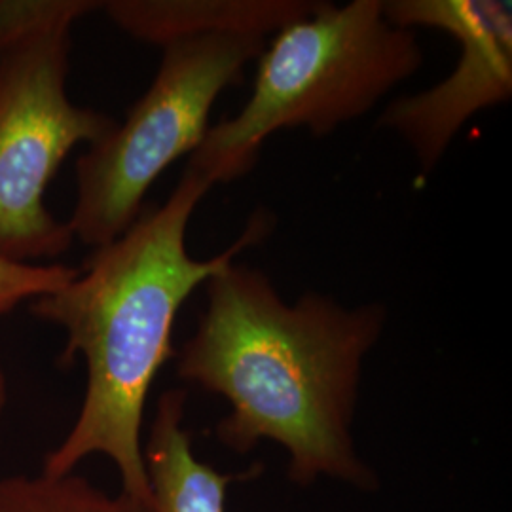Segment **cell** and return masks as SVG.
<instances>
[{
	"instance_id": "6da1fadb",
	"label": "cell",
	"mask_w": 512,
	"mask_h": 512,
	"mask_svg": "<svg viewBox=\"0 0 512 512\" xmlns=\"http://www.w3.org/2000/svg\"><path fill=\"white\" fill-rule=\"evenodd\" d=\"M205 296L196 332L175 357L183 382L230 406L215 427L220 444L239 456L264 440L279 444L289 480L304 488L329 478L376 490L353 423L384 304L351 308L313 291L287 304L262 270L236 262L205 281Z\"/></svg>"
},
{
	"instance_id": "7a4b0ae2",
	"label": "cell",
	"mask_w": 512,
	"mask_h": 512,
	"mask_svg": "<svg viewBox=\"0 0 512 512\" xmlns=\"http://www.w3.org/2000/svg\"><path fill=\"white\" fill-rule=\"evenodd\" d=\"M211 186L186 167L162 205L145 207L120 238L93 249L71 283L33 300V315L67 332L61 363L80 353L88 372L78 418L44 459V475H69L80 461L105 456L120 475V494L152 512L141 433L150 387L175 357L177 315L190 294L274 224L260 209L230 249L192 258L186 230Z\"/></svg>"
},
{
	"instance_id": "3957f363",
	"label": "cell",
	"mask_w": 512,
	"mask_h": 512,
	"mask_svg": "<svg viewBox=\"0 0 512 512\" xmlns=\"http://www.w3.org/2000/svg\"><path fill=\"white\" fill-rule=\"evenodd\" d=\"M421 65L416 31L391 23L384 0L317 2L266 44L245 107L209 126L186 167L213 186L232 183L251 173L275 133L330 135L376 109Z\"/></svg>"
},
{
	"instance_id": "277c9868",
	"label": "cell",
	"mask_w": 512,
	"mask_h": 512,
	"mask_svg": "<svg viewBox=\"0 0 512 512\" xmlns=\"http://www.w3.org/2000/svg\"><path fill=\"white\" fill-rule=\"evenodd\" d=\"M268 38L209 35L165 46L160 69L122 124L76 160V200L67 220L93 249L120 238L145 209L150 186L194 154L220 93L243 80Z\"/></svg>"
},
{
	"instance_id": "5b68a950",
	"label": "cell",
	"mask_w": 512,
	"mask_h": 512,
	"mask_svg": "<svg viewBox=\"0 0 512 512\" xmlns=\"http://www.w3.org/2000/svg\"><path fill=\"white\" fill-rule=\"evenodd\" d=\"M71 33L0 55V258L18 264L65 255L74 236L46 190L76 145L105 139L116 120L67 93Z\"/></svg>"
},
{
	"instance_id": "8992f818",
	"label": "cell",
	"mask_w": 512,
	"mask_h": 512,
	"mask_svg": "<svg viewBox=\"0 0 512 512\" xmlns=\"http://www.w3.org/2000/svg\"><path fill=\"white\" fill-rule=\"evenodd\" d=\"M397 27L437 29L458 42L454 71L425 92L385 107L378 126L395 131L431 173L463 126L512 97V4L501 0H384Z\"/></svg>"
},
{
	"instance_id": "52a82bcc",
	"label": "cell",
	"mask_w": 512,
	"mask_h": 512,
	"mask_svg": "<svg viewBox=\"0 0 512 512\" xmlns=\"http://www.w3.org/2000/svg\"><path fill=\"white\" fill-rule=\"evenodd\" d=\"M315 0H110L101 10L129 37L169 46L209 35L274 37Z\"/></svg>"
},
{
	"instance_id": "ba28073f",
	"label": "cell",
	"mask_w": 512,
	"mask_h": 512,
	"mask_svg": "<svg viewBox=\"0 0 512 512\" xmlns=\"http://www.w3.org/2000/svg\"><path fill=\"white\" fill-rule=\"evenodd\" d=\"M184 410V389L162 393L143 446L152 512H226L230 486L253 480L264 467L253 463L241 473H219L198 459L192 433L184 427Z\"/></svg>"
},
{
	"instance_id": "9c48e42d",
	"label": "cell",
	"mask_w": 512,
	"mask_h": 512,
	"mask_svg": "<svg viewBox=\"0 0 512 512\" xmlns=\"http://www.w3.org/2000/svg\"><path fill=\"white\" fill-rule=\"evenodd\" d=\"M0 512H147L124 494L110 495L84 476L0 478Z\"/></svg>"
},
{
	"instance_id": "30bf717a",
	"label": "cell",
	"mask_w": 512,
	"mask_h": 512,
	"mask_svg": "<svg viewBox=\"0 0 512 512\" xmlns=\"http://www.w3.org/2000/svg\"><path fill=\"white\" fill-rule=\"evenodd\" d=\"M101 6L93 0H0V55L38 38L71 33L78 19Z\"/></svg>"
},
{
	"instance_id": "8fae6325",
	"label": "cell",
	"mask_w": 512,
	"mask_h": 512,
	"mask_svg": "<svg viewBox=\"0 0 512 512\" xmlns=\"http://www.w3.org/2000/svg\"><path fill=\"white\" fill-rule=\"evenodd\" d=\"M80 275V268L65 264H18L0 258V317L27 300L55 293Z\"/></svg>"
},
{
	"instance_id": "7c38bea8",
	"label": "cell",
	"mask_w": 512,
	"mask_h": 512,
	"mask_svg": "<svg viewBox=\"0 0 512 512\" xmlns=\"http://www.w3.org/2000/svg\"><path fill=\"white\" fill-rule=\"evenodd\" d=\"M6 401H8V385H6V376H4V372L0 368V416L4 412Z\"/></svg>"
}]
</instances>
